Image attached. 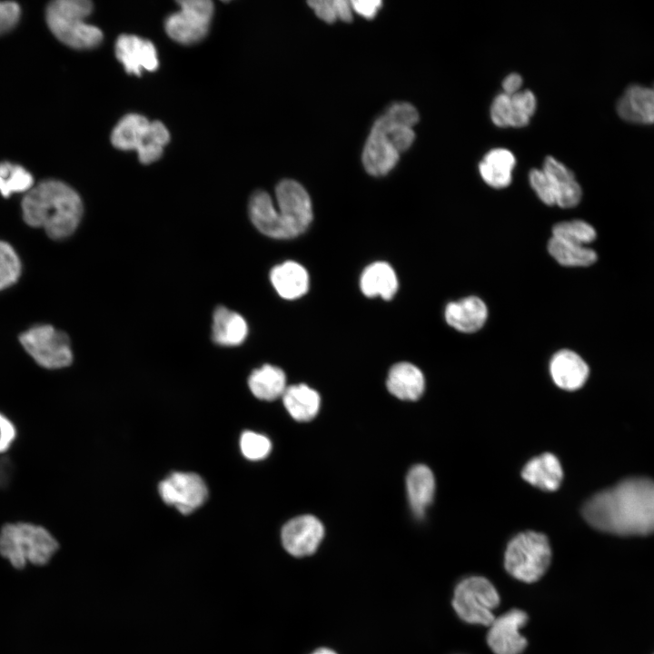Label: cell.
Wrapping results in <instances>:
<instances>
[{
	"instance_id": "d590c367",
	"label": "cell",
	"mask_w": 654,
	"mask_h": 654,
	"mask_svg": "<svg viewBox=\"0 0 654 654\" xmlns=\"http://www.w3.org/2000/svg\"><path fill=\"white\" fill-rule=\"evenodd\" d=\"M530 186L538 197L548 205L555 204V195L551 182L541 169H532L529 174Z\"/></svg>"
},
{
	"instance_id": "52a82bcc",
	"label": "cell",
	"mask_w": 654,
	"mask_h": 654,
	"mask_svg": "<svg viewBox=\"0 0 654 654\" xmlns=\"http://www.w3.org/2000/svg\"><path fill=\"white\" fill-rule=\"evenodd\" d=\"M551 560L548 538L540 532L525 531L510 540L505 550L504 566L515 579L523 582L539 580Z\"/></svg>"
},
{
	"instance_id": "8d00e7d4",
	"label": "cell",
	"mask_w": 654,
	"mask_h": 654,
	"mask_svg": "<svg viewBox=\"0 0 654 654\" xmlns=\"http://www.w3.org/2000/svg\"><path fill=\"white\" fill-rule=\"evenodd\" d=\"M512 109L510 95L501 93L498 94L490 107V118L500 127L510 126Z\"/></svg>"
},
{
	"instance_id": "2e32d148",
	"label": "cell",
	"mask_w": 654,
	"mask_h": 654,
	"mask_svg": "<svg viewBox=\"0 0 654 654\" xmlns=\"http://www.w3.org/2000/svg\"><path fill=\"white\" fill-rule=\"evenodd\" d=\"M550 372L555 384L567 391L580 389L586 382L590 370L586 362L575 352H557L550 362Z\"/></svg>"
},
{
	"instance_id": "7a4b0ae2",
	"label": "cell",
	"mask_w": 654,
	"mask_h": 654,
	"mask_svg": "<svg viewBox=\"0 0 654 654\" xmlns=\"http://www.w3.org/2000/svg\"><path fill=\"white\" fill-rule=\"evenodd\" d=\"M22 212L28 225L42 228L50 238L61 240L77 228L83 214V203L68 184L45 180L26 193Z\"/></svg>"
},
{
	"instance_id": "f35d334b",
	"label": "cell",
	"mask_w": 654,
	"mask_h": 654,
	"mask_svg": "<svg viewBox=\"0 0 654 654\" xmlns=\"http://www.w3.org/2000/svg\"><path fill=\"white\" fill-rule=\"evenodd\" d=\"M16 438V428L13 421L0 412V455L6 452Z\"/></svg>"
},
{
	"instance_id": "603a6c76",
	"label": "cell",
	"mask_w": 654,
	"mask_h": 654,
	"mask_svg": "<svg viewBox=\"0 0 654 654\" xmlns=\"http://www.w3.org/2000/svg\"><path fill=\"white\" fill-rule=\"evenodd\" d=\"M247 333V323L243 316L224 306L216 307L212 325V339L215 343L236 346L245 340Z\"/></svg>"
},
{
	"instance_id": "484cf974",
	"label": "cell",
	"mask_w": 654,
	"mask_h": 654,
	"mask_svg": "<svg viewBox=\"0 0 654 654\" xmlns=\"http://www.w3.org/2000/svg\"><path fill=\"white\" fill-rule=\"evenodd\" d=\"M360 287L367 297L380 295L391 299L398 290V280L392 267L385 262H375L367 266L360 279Z\"/></svg>"
},
{
	"instance_id": "83f0119b",
	"label": "cell",
	"mask_w": 654,
	"mask_h": 654,
	"mask_svg": "<svg viewBox=\"0 0 654 654\" xmlns=\"http://www.w3.org/2000/svg\"><path fill=\"white\" fill-rule=\"evenodd\" d=\"M283 404L296 421H307L315 417L320 409V396L306 384H294L282 394Z\"/></svg>"
},
{
	"instance_id": "6da1fadb",
	"label": "cell",
	"mask_w": 654,
	"mask_h": 654,
	"mask_svg": "<svg viewBox=\"0 0 654 654\" xmlns=\"http://www.w3.org/2000/svg\"><path fill=\"white\" fill-rule=\"evenodd\" d=\"M582 514L593 528L622 536L654 532V481L629 478L593 495Z\"/></svg>"
},
{
	"instance_id": "836d02e7",
	"label": "cell",
	"mask_w": 654,
	"mask_h": 654,
	"mask_svg": "<svg viewBox=\"0 0 654 654\" xmlns=\"http://www.w3.org/2000/svg\"><path fill=\"white\" fill-rule=\"evenodd\" d=\"M511 120L510 126L523 127L530 122L537 106L535 95L529 90L519 91L510 95Z\"/></svg>"
},
{
	"instance_id": "8992f818",
	"label": "cell",
	"mask_w": 654,
	"mask_h": 654,
	"mask_svg": "<svg viewBox=\"0 0 654 654\" xmlns=\"http://www.w3.org/2000/svg\"><path fill=\"white\" fill-rule=\"evenodd\" d=\"M169 140V131L163 123L149 121L138 114L124 115L111 134L115 148L136 151L139 161L144 164L158 160Z\"/></svg>"
},
{
	"instance_id": "7c38bea8",
	"label": "cell",
	"mask_w": 654,
	"mask_h": 654,
	"mask_svg": "<svg viewBox=\"0 0 654 654\" xmlns=\"http://www.w3.org/2000/svg\"><path fill=\"white\" fill-rule=\"evenodd\" d=\"M163 500L181 513L189 514L202 506L208 490L203 480L192 472H173L159 484Z\"/></svg>"
},
{
	"instance_id": "e0dca14e",
	"label": "cell",
	"mask_w": 654,
	"mask_h": 654,
	"mask_svg": "<svg viewBox=\"0 0 654 654\" xmlns=\"http://www.w3.org/2000/svg\"><path fill=\"white\" fill-rule=\"evenodd\" d=\"M446 322L453 329L471 333L479 331L488 318L485 302L477 296H468L451 302L444 310Z\"/></svg>"
},
{
	"instance_id": "30bf717a",
	"label": "cell",
	"mask_w": 654,
	"mask_h": 654,
	"mask_svg": "<svg viewBox=\"0 0 654 654\" xmlns=\"http://www.w3.org/2000/svg\"><path fill=\"white\" fill-rule=\"evenodd\" d=\"M275 195L277 215L284 239L293 238L303 233L312 220V208L306 190L296 181H281Z\"/></svg>"
},
{
	"instance_id": "f546056e",
	"label": "cell",
	"mask_w": 654,
	"mask_h": 654,
	"mask_svg": "<svg viewBox=\"0 0 654 654\" xmlns=\"http://www.w3.org/2000/svg\"><path fill=\"white\" fill-rule=\"evenodd\" d=\"M550 256L563 266L586 267L597 261V253L586 245H580L551 237L548 242Z\"/></svg>"
},
{
	"instance_id": "ba28073f",
	"label": "cell",
	"mask_w": 654,
	"mask_h": 654,
	"mask_svg": "<svg viewBox=\"0 0 654 654\" xmlns=\"http://www.w3.org/2000/svg\"><path fill=\"white\" fill-rule=\"evenodd\" d=\"M500 596L492 583L480 576L469 577L455 588L452 606L458 616L471 624L490 626Z\"/></svg>"
},
{
	"instance_id": "e575fe53",
	"label": "cell",
	"mask_w": 654,
	"mask_h": 654,
	"mask_svg": "<svg viewBox=\"0 0 654 654\" xmlns=\"http://www.w3.org/2000/svg\"><path fill=\"white\" fill-rule=\"evenodd\" d=\"M240 447L245 458L258 461L269 454L271 441L267 437L260 433L245 431L241 436Z\"/></svg>"
},
{
	"instance_id": "4fadbf2b",
	"label": "cell",
	"mask_w": 654,
	"mask_h": 654,
	"mask_svg": "<svg viewBox=\"0 0 654 654\" xmlns=\"http://www.w3.org/2000/svg\"><path fill=\"white\" fill-rule=\"evenodd\" d=\"M528 621V615L514 609L495 619L490 625L487 642L494 654H521L527 639L520 629Z\"/></svg>"
},
{
	"instance_id": "4316f807",
	"label": "cell",
	"mask_w": 654,
	"mask_h": 654,
	"mask_svg": "<svg viewBox=\"0 0 654 654\" xmlns=\"http://www.w3.org/2000/svg\"><path fill=\"white\" fill-rule=\"evenodd\" d=\"M249 215L254 226L271 238L284 239L271 196L263 191L253 193L249 201Z\"/></svg>"
},
{
	"instance_id": "5bb4252c",
	"label": "cell",
	"mask_w": 654,
	"mask_h": 654,
	"mask_svg": "<svg viewBox=\"0 0 654 654\" xmlns=\"http://www.w3.org/2000/svg\"><path fill=\"white\" fill-rule=\"evenodd\" d=\"M323 534V526L316 517L302 515L283 526L281 538L287 552L295 557H303L317 550Z\"/></svg>"
},
{
	"instance_id": "ee69618b",
	"label": "cell",
	"mask_w": 654,
	"mask_h": 654,
	"mask_svg": "<svg viewBox=\"0 0 654 654\" xmlns=\"http://www.w3.org/2000/svg\"><path fill=\"white\" fill-rule=\"evenodd\" d=\"M339 18L344 22H350L352 18L351 2L346 0H336Z\"/></svg>"
},
{
	"instance_id": "ac0fdd59",
	"label": "cell",
	"mask_w": 654,
	"mask_h": 654,
	"mask_svg": "<svg viewBox=\"0 0 654 654\" xmlns=\"http://www.w3.org/2000/svg\"><path fill=\"white\" fill-rule=\"evenodd\" d=\"M617 112L627 122L654 124V85L629 86L618 101Z\"/></svg>"
},
{
	"instance_id": "cb8c5ba5",
	"label": "cell",
	"mask_w": 654,
	"mask_h": 654,
	"mask_svg": "<svg viewBox=\"0 0 654 654\" xmlns=\"http://www.w3.org/2000/svg\"><path fill=\"white\" fill-rule=\"evenodd\" d=\"M515 164L516 158L510 151L495 148L485 154L479 164V171L487 184L501 189L510 183Z\"/></svg>"
},
{
	"instance_id": "f6af8a7d",
	"label": "cell",
	"mask_w": 654,
	"mask_h": 654,
	"mask_svg": "<svg viewBox=\"0 0 654 654\" xmlns=\"http://www.w3.org/2000/svg\"><path fill=\"white\" fill-rule=\"evenodd\" d=\"M312 654H336V653L329 649H319Z\"/></svg>"
},
{
	"instance_id": "9a60e30c",
	"label": "cell",
	"mask_w": 654,
	"mask_h": 654,
	"mask_svg": "<svg viewBox=\"0 0 654 654\" xmlns=\"http://www.w3.org/2000/svg\"><path fill=\"white\" fill-rule=\"evenodd\" d=\"M115 55L128 74L141 75L143 71L158 68V55L154 44L134 35H121L115 42Z\"/></svg>"
},
{
	"instance_id": "d6986e66",
	"label": "cell",
	"mask_w": 654,
	"mask_h": 654,
	"mask_svg": "<svg viewBox=\"0 0 654 654\" xmlns=\"http://www.w3.org/2000/svg\"><path fill=\"white\" fill-rule=\"evenodd\" d=\"M542 170L552 183L555 204L561 208L579 204L582 191L570 170L552 156L545 159Z\"/></svg>"
},
{
	"instance_id": "f1b7e54d",
	"label": "cell",
	"mask_w": 654,
	"mask_h": 654,
	"mask_svg": "<svg viewBox=\"0 0 654 654\" xmlns=\"http://www.w3.org/2000/svg\"><path fill=\"white\" fill-rule=\"evenodd\" d=\"M248 384L256 398L265 401L282 396L287 388L283 371L270 364L255 369L249 377Z\"/></svg>"
},
{
	"instance_id": "60d3db41",
	"label": "cell",
	"mask_w": 654,
	"mask_h": 654,
	"mask_svg": "<svg viewBox=\"0 0 654 654\" xmlns=\"http://www.w3.org/2000/svg\"><path fill=\"white\" fill-rule=\"evenodd\" d=\"M352 8H353L359 15L366 17L372 18L381 7V1H352Z\"/></svg>"
},
{
	"instance_id": "9c48e42d",
	"label": "cell",
	"mask_w": 654,
	"mask_h": 654,
	"mask_svg": "<svg viewBox=\"0 0 654 654\" xmlns=\"http://www.w3.org/2000/svg\"><path fill=\"white\" fill-rule=\"evenodd\" d=\"M19 340L27 353L44 368H64L73 361L68 336L52 325H35L24 332Z\"/></svg>"
},
{
	"instance_id": "5b68a950",
	"label": "cell",
	"mask_w": 654,
	"mask_h": 654,
	"mask_svg": "<svg viewBox=\"0 0 654 654\" xmlns=\"http://www.w3.org/2000/svg\"><path fill=\"white\" fill-rule=\"evenodd\" d=\"M92 9L88 0H56L46 8V23L64 45L75 49L94 48L101 43L103 33L85 22Z\"/></svg>"
},
{
	"instance_id": "ffe728a7",
	"label": "cell",
	"mask_w": 654,
	"mask_h": 654,
	"mask_svg": "<svg viewBox=\"0 0 654 654\" xmlns=\"http://www.w3.org/2000/svg\"><path fill=\"white\" fill-rule=\"evenodd\" d=\"M425 386L421 371L410 362L394 364L388 374L387 388L395 397L404 401H416Z\"/></svg>"
},
{
	"instance_id": "3957f363",
	"label": "cell",
	"mask_w": 654,
	"mask_h": 654,
	"mask_svg": "<svg viewBox=\"0 0 654 654\" xmlns=\"http://www.w3.org/2000/svg\"><path fill=\"white\" fill-rule=\"evenodd\" d=\"M419 121L416 108L405 102L391 104L374 123L365 143L362 163L372 175L388 173L415 138L413 126Z\"/></svg>"
},
{
	"instance_id": "277c9868",
	"label": "cell",
	"mask_w": 654,
	"mask_h": 654,
	"mask_svg": "<svg viewBox=\"0 0 654 654\" xmlns=\"http://www.w3.org/2000/svg\"><path fill=\"white\" fill-rule=\"evenodd\" d=\"M58 547L54 537L40 525L6 523L0 530V554L16 569H23L27 562L46 564Z\"/></svg>"
},
{
	"instance_id": "d4e9b609",
	"label": "cell",
	"mask_w": 654,
	"mask_h": 654,
	"mask_svg": "<svg viewBox=\"0 0 654 654\" xmlns=\"http://www.w3.org/2000/svg\"><path fill=\"white\" fill-rule=\"evenodd\" d=\"M406 487L413 513L417 517L423 516L435 492V480L431 471L422 464L413 466L407 475Z\"/></svg>"
},
{
	"instance_id": "1f68e13d",
	"label": "cell",
	"mask_w": 654,
	"mask_h": 654,
	"mask_svg": "<svg viewBox=\"0 0 654 654\" xmlns=\"http://www.w3.org/2000/svg\"><path fill=\"white\" fill-rule=\"evenodd\" d=\"M552 237L587 246L596 239L597 233L589 223L576 219L556 223L552 227Z\"/></svg>"
},
{
	"instance_id": "4dcf8cb0",
	"label": "cell",
	"mask_w": 654,
	"mask_h": 654,
	"mask_svg": "<svg viewBox=\"0 0 654 654\" xmlns=\"http://www.w3.org/2000/svg\"><path fill=\"white\" fill-rule=\"evenodd\" d=\"M34 179L29 172L18 164L0 163V193L9 197L14 193L28 192L33 188Z\"/></svg>"
},
{
	"instance_id": "44dd1931",
	"label": "cell",
	"mask_w": 654,
	"mask_h": 654,
	"mask_svg": "<svg viewBox=\"0 0 654 654\" xmlns=\"http://www.w3.org/2000/svg\"><path fill=\"white\" fill-rule=\"evenodd\" d=\"M521 475L531 485L552 491L560 487L563 471L557 457L546 452L530 460L524 466Z\"/></svg>"
},
{
	"instance_id": "74e56055",
	"label": "cell",
	"mask_w": 654,
	"mask_h": 654,
	"mask_svg": "<svg viewBox=\"0 0 654 654\" xmlns=\"http://www.w3.org/2000/svg\"><path fill=\"white\" fill-rule=\"evenodd\" d=\"M20 7L15 2H0V34L11 30L18 22Z\"/></svg>"
},
{
	"instance_id": "7bdbcfd3",
	"label": "cell",
	"mask_w": 654,
	"mask_h": 654,
	"mask_svg": "<svg viewBox=\"0 0 654 654\" xmlns=\"http://www.w3.org/2000/svg\"><path fill=\"white\" fill-rule=\"evenodd\" d=\"M521 84L522 78L519 74H510L502 82L503 93L509 95L514 94L520 91Z\"/></svg>"
},
{
	"instance_id": "7402d4cb",
	"label": "cell",
	"mask_w": 654,
	"mask_h": 654,
	"mask_svg": "<svg viewBox=\"0 0 654 654\" xmlns=\"http://www.w3.org/2000/svg\"><path fill=\"white\" fill-rule=\"evenodd\" d=\"M270 279L279 295L287 300L302 296L309 287V275L301 264L288 261L274 266Z\"/></svg>"
},
{
	"instance_id": "8fae6325",
	"label": "cell",
	"mask_w": 654,
	"mask_h": 654,
	"mask_svg": "<svg viewBox=\"0 0 654 654\" xmlns=\"http://www.w3.org/2000/svg\"><path fill=\"white\" fill-rule=\"evenodd\" d=\"M180 9L170 15L164 29L173 41L192 45L201 41L207 34L213 15L210 0H181Z\"/></svg>"
},
{
	"instance_id": "d6a6232c",
	"label": "cell",
	"mask_w": 654,
	"mask_h": 654,
	"mask_svg": "<svg viewBox=\"0 0 654 654\" xmlns=\"http://www.w3.org/2000/svg\"><path fill=\"white\" fill-rule=\"evenodd\" d=\"M21 262L14 248L0 241V291L13 285L21 274Z\"/></svg>"
},
{
	"instance_id": "ab89813d",
	"label": "cell",
	"mask_w": 654,
	"mask_h": 654,
	"mask_svg": "<svg viewBox=\"0 0 654 654\" xmlns=\"http://www.w3.org/2000/svg\"><path fill=\"white\" fill-rule=\"evenodd\" d=\"M308 5L317 16L327 23H332L339 18L336 0L309 1Z\"/></svg>"
},
{
	"instance_id": "b9f144b4",
	"label": "cell",
	"mask_w": 654,
	"mask_h": 654,
	"mask_svg": "<svg viewBox=\"0 0 654 654\" xmlns=\"http://www.w3.org/2000/svg\"><path fill=\"white\" fill-rule=\"evenodd\" d=\"M14 474V465L8 457L0 455V489L10 483Z\"/></svg>"
}]
</instances>
